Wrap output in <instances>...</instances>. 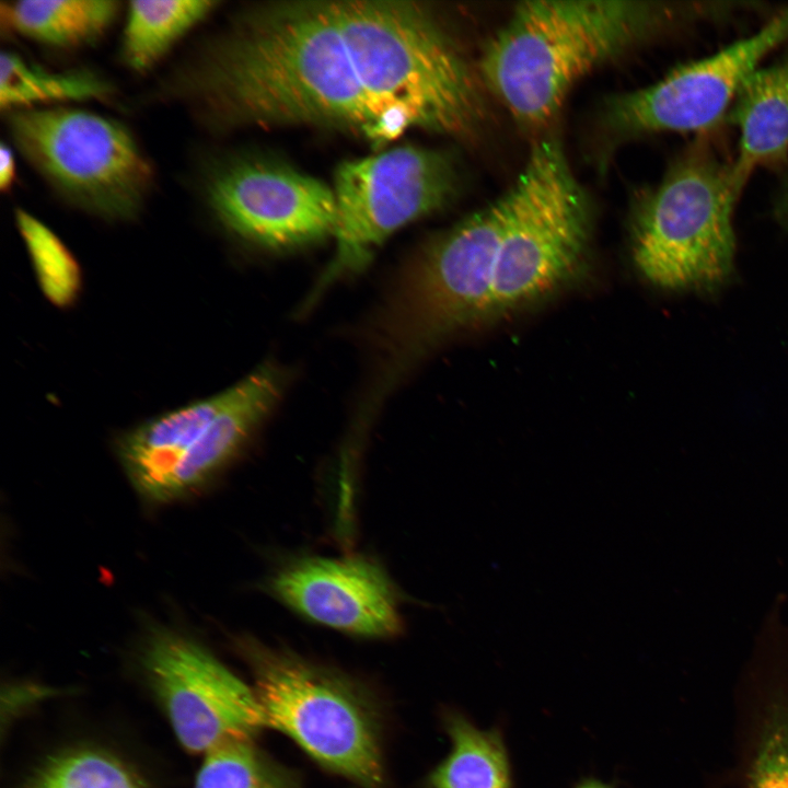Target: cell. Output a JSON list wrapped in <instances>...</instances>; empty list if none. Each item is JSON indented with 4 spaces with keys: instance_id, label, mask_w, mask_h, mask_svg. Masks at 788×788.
<instances>
[{
    "instance_id": "obj_3",
    "label": "cell",
    "mask_w": 788,
    "mask_h": 788,
    "mask_svg": "<svg viewBox=\"0 0 788 788\" xmlns=\"http://www.w3.org/2000/svg\"><path fill=\"white\" fill-rule=\"evenodd\" d=\"M741 193L732 161L703 141L684 150L635 210L631 257L640 276L673 291L711 292L726 285Z\"/></svg>"
},
{
    "instance_id": "obj_19",
    "label": "cell",
    "mask_w": 788,
    "mask_h": 788,
    "mask_svg": "<svg viewBox=\"0 0 788 788\" xmlns=\"http://www.w3.org/2000/svg\"><path fill=\"white\" fill-rule=\"evenodd\" d=\"M449 755L429 776L430 788H512L506 746L498 731H482L466 719H448Z\"/></svg>"
},
{
    "instance_id": "obj_11",
    "label": "cell",
    "mask_w": 788,
    "mask_h": 788,
    "mask_svg": "<svg viewBox=\"0 0 788 788\" xmlns=\"http://www.w3.org/2000/svg\"><path fill=\"white\" fill-rule=\"evenodd\" d=\"M206 195L225 228L264 247L292 248L334 235L333 187L280 162L229 161L211 173Z\"/></svg>"
},
{
    "instance_id": "obj_7",
    "label": "cell",
    "mask_w": 788,
    "mask_h": 788,
    "mask_svg": "<svg viewBox=\"0 0 788 788\" xmlns=\"http://www.w3.org/2000/svg\"><path fill=\"white\" fill-rule=\"evenodd\" d=\"M10 134L27 161L66 198L105 219H131L152 170L120 123L78 108H23Z\"/></svg>"
},
{
    "instance_id": "obj_22",
    "label": "cell",
    "mask_w": 788,
    "mask_h": 788,
    "mask_svg": "<svg viewBox=\"0 0 788 788\" xmlns=\"http://www.w3.org/2000/svg\"><path fill=\"white\" fill-rule=\"evenodd\" d=\"M195 788H296L254 746L251 738L232 739L205 754Z\"/></svg>"
},
{
    "instance_id": "obj_13",
    "label": "cell",
    "mask_w": 788,
    "mask_h": 788,
    "mask_svg": "<svg viewBox=\"0 0 788 788\" xmlns=\"http://www.w3.org/2000/svg\"><path fill=\"white\" fill-rule=\"evenodd\" d=\"M268 588L300 615L339 631L386 638L403 628L393 584L367 558L299 559L278 570Z\"/></svg>"
},
{
    "instance_id": "obj_16",
    "label": "cell",
    "mask_w": 788,
    "mask_h": 788,
    "mask_svg": "<svg viewBox=\"0 0 788 788\" xmlns=\"http://www.w3.org/2000/svg\"><path fill=\"white\" fill-rule=\"evenodd\" d=\"M229 399V389L143 422L125 433L116 453L136 491L157 503L159 493L181 456Z\"/></svg>"
},
{
    "instance_id": "obj_4",
    "label": "cell",
    "mask_w": 788,
    "mask_h": 788,
    "mask_svg": "<svg viewBox=\"0 0 788 788\" xmlns=\"http://www.w3.org/2000/svg\"><path fill=\"white\" fill-rule=\"evenodd\" d=\"M506 212L491 296L484 320L535 304L572 280L584 264L591 207L559 140L531 149Z\"/></svg>"
},
{
    "instance_id": "obj_25",
    "label": "cell",
    "mask_w": 788,
    "mask_h": 788,
    "mask_svg": "<svg viewBox=\"0 0 788 788\" xmlns=\"http://www.w3.org/2000/svg\"><path fill=\"white\" fill-rule=\"evenodd\" d=\"M12 151L4 143L0 147V188L10 189L15 177V164Z\"/></svg>"
},
{
    "instance_id": "obj_23",
    "label": "cell",
    "mask_w": 788,
    "mask_h": 788,
    "mask_svg": "<svg viewBox=\"0 0 788 788\" xmlns=\"http://www.w3.org/2000/svg\"><path fill=\"white\" fill-rule=\"evenodd\" d=\"M31 788H141L116 758L97 751L65 754L38 774Z\"/></svg>"
},
{
    "instance_id": "obj_8",
    "label": "cell",
    "mask_w": 788,
    "mask_h": 788,
    "mask_svg": "<svg viewBox=\"0 0 788 788\" xmlns=\"http://www.w3.org/2000/svg\"><path fill=\"white\" fill-rule=\"evenodd\" d=\"M332 187L336 251L310 302L339 278L367 266L395 231L447 207L457 192L459 176L445 153L402 146L343 162Z\"/></svg>"
},
{
    "instance_id": "obj_1",
    "label": "cell",
    "mask_w": 788,
    "mask_h": 788,
    "mask_svg": "<svg viewBox=\"0 0 788 788\" xmlns=\"http://www.w3.org/2000/svg\"><path fill=\"white\" fill-rule=\"evenodd\" d=\"M193 85L220 125L334 127L375 146L412 128L465 136L483 114L463 54L434 10L416 1L246 9L204 55Z\"/></svg>"
},
{
    "instance_id": "obj_6",
    "label": "cell",
    "mask_w": 788,
    "mask_h": 788,
    "mask_svg": "<svg viewBox=\"0 0 788 788\" xmlns=\"http://www.w3.org/2000/svg\"><path fill=\"white\" fill-rule=\"evenodd\" d=\"M267 727L290 737L325 768L361 788H383L376 729L367 707L332 674L288 652L242 638Z\"/></svg>"
},
{
    "instance_id": "obj_12",
    "label": "cell",
    "mask_w": 788,
    "mask_h": 788,
    "mask_svg": "<svg viewBox=\"0 0 788 788\" xmlns=\"http://www.w3.org/2000/svg\"><path fill=\"white\" fill-rule=\"evenodd\" d=\"M764 617L732 697V758L725 788H788V625Z\"/></svg>"
},
{
    "instance_id": "obj_26",
    "label": "cell",
    "mask_w": 788,
    "mask_h": 788,
    "mask_svg": "<svg viewBox=\"0 0 788 788\" xmlns=\"http://www.w3.org/2000/svg\"><path fill=\"white\" fill-rule=\"evenodd\" d=\"M576 788H611V787L596 780V779H586V780L581 781Z\"/></svg>"
},
{
    "instance_id": "obj_20",
    "label": "cell",
    "mask_w": 788,
    "mask_h": 788,
    "mask_svg": "<svg viewBox=\"0 0 788 788\" xmlns=\"http://www.w3.org/2000/svg\"><path fill=\"white\" fill-rule=\"evenodd\" d=\"M109 84L90 70L49 72L3 51L0 57V106L9 111L33 104L105 99Z\"/></svg>"
},
{
    "instance_id": "obj_18",
    "label": "cell",
    "mask_w": 788,
    "mask_h": 788,
    "mask_svg": "<svg viewBox=\"0 0 788 788\" xmlns=\"http://www.w3.org/2000/svg\"><path fill=\"white\" fill-rule=\"evenodd\" d=\"M217 5L212 0L130 1L123 38L124 61L132 70H149Z\"/></svg>"
},
{
    "instance_id": "obj_21",
    "label": "cell",
    "mask_w": 788,
    "mask_h": 788,
    "mask_svg": "<svg viewBox=\"0 0 788 788\" xmlns=\"http://www.w3.org/2000/svg\"><path fill=\"white\" fill-rule=\"evenodd\" d=\"M15 219L46 297L57 306H67L77 298L80 268L61 240L42 221L18 209Z\"/></svg>"
},
{
    "instance_id": "obj_5",
    "label": "cell",
    "mask_w": 788,
    "mask_h": 788,
    "mask_svg": "<svg viewBox=\"0 0 788 788\" xmlns=\"http://www.w3.org/2000/svg\"><path fill=\"white\" fill-rule=\"evenodd\" d=\"M505 212L501 196L433 239L406 265L378 331L394 367L484 320Z\"/></svg>"
},
{
    "instance_id": "obj_24",
    "label": "cell",
    "mask_w": 788,
    "mask_h": 788,
    "mask_svg": "<svg viewBox=\"0 0 788 788\" xmlns=\"http://www.w3.org/2000/svg\"><path fill=\"white\" fill-rule=\"evenodd\" d=\"M773 215L779 225L788 233V162L784 166L778 188L774 195Z\"/></svg>"
},
{
    "instance_id": "obj_9",
    "label": "cell",
    "mask_w": 788,
    "mask_h": 788,
    "mask_svg": "<svg viewBox=\"0 0 788 788\" xmlns=\"http://www.w3.org/2000/svg\"><path fill=\"white\" fill-rule=\"evenodd\" d=\"M788 39V8L752 35L684 63L653 84L614 96L604 123L624 137L658 132H703L730 111L749 77Z\"/></svg>"
},
{
    "instance_id": "obj_10",
    "label": "cell",
    "mask_w": 788,
    "mask_h": 788,
    "mask_svg": "<svg viewBox=\"0 0 788 788\" xmlns=\"http://www.w3.org/2000/svg\"><path fill=\"white\" fill-rule=\"evenodd\" d=\"M141 657L177 739L189 752L206 754L267 727L255 691L192 638L154 627Z\"/></svg>"
},
{
    "instance_id": "obj_14",
    "label": "cell",
    "mask_w": 788,
    "mask_h": 788,
    "mask_svg": "<svg viewBox=\"0 0 788 788\" xmlns=\"http://www.w3.org/2000/svg\"><path fill=\"white\" fill-rule=\"evenodd\" d=\"M282 383L281 372L267 364L230 387L227 404L175 464L157 503L184 498L215 478L270 412Z\"/></svg>"
},
{
    "instance_id": "obj_17",
    "label": "cell",
    "mask_w": 788,
    "mask_h": 788,
    "mask_svg": "<svg viewBox=\"0 0 788 788\" xmlns=\"http://www.w3.org/2000/svg\"><path fill=\"white\" fill-rule=\"evenodd\" d=\"M119 11L113 0H22L1 2L2 23L34 40L72 47L95 40Z\"/></svg>"
},
{
    "instance_id": "obj_2",
    "label": "cell",
    "mask_w": 788,
    "mask_h": 788,
    "mask_svg": "<svg viewBox=\"0 0 788 788\" xmlns=\"http://www.w3.org/2000/svg\"><path fill=\"white\" fill-rule=\"evenodd\" d=\"M727 13V2L525 1L486 44L479 71L512 117L536 128L600 65L670 27Z\"/></svg>"
},
{
    "instance_id": "obj_15",
    "label": "cell",
    "mask_w": 788,
    "mask_h": 788,
    "mask_svg": "<svg viewBox=\"0 0 788 788\" xmlns=\"http://www.w3.org/2000/svg\"><path fill=\"white\" fill-rule=\"evenodd\" d=\"M730 116L739 130L732 167L743 190L757 169L788 162V59L756 69L735 96Z\"/></svg>"
}]
</instances>
